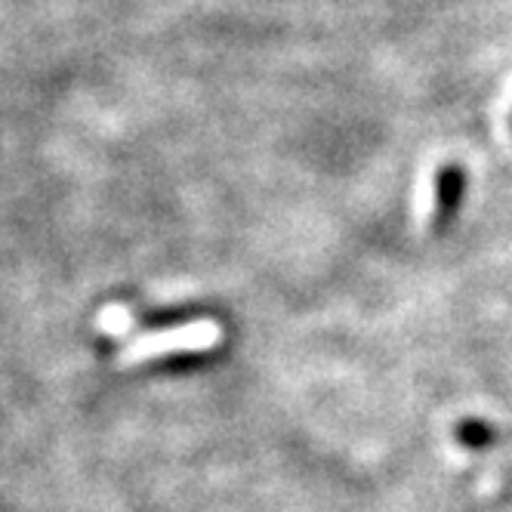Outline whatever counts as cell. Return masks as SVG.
Segmentation results:
<instances>
[{
  "label": "cell",
  "mask_w": 512,
  "mask_h": 512,
  "mask_svg": "<svg viewBox=\"0 0 512 512\" xmlns=\"http://www.w3.org/2000/svg\"><path fill=\"white\" fill-rule=\"evenodd\" d=\"M216 337V331L210 324H189V327H176V331H164V334H149L136 343H130L121 352V364L130 361H142L152 355H164L173 349H195V346H207Z\"/></svg>",
  "instance_id": "cell-1"
},
{
  "label": "cell",
  "mask_w": 512,
  "mask_h": 512,
  "mask_svg": "<svg viewBox=\"0 0 512 512\" xmlns=\"http://www.w3.org/2000/svg\"><path fill=\"white\" fill-rule=\"evenodd\" d=\"M457 438L466 448H488L494 435H491V429L482 420H466V423L457 426Z\"/></svg>",
  "instance_id": "cell-2"
}]
</instances>
